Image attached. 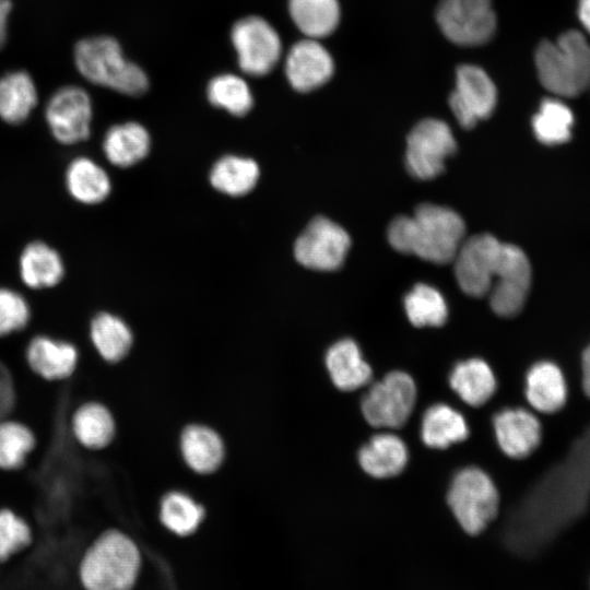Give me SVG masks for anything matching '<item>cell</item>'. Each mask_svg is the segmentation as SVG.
I'll return each instance as SVG.
<instances>
[{
	"label": "cell",
	"mask_w": 590,
	"mask_h": 590,
	"mask_svg": "<svg viewBox=\"0 0 590 590\" xmlns=\"http://www.w3.org/2000/svg\"><path fill=\"white\" fill-rule=\"evenodd\" d=\"M589 503L590 425L510 512L502 541L514 555L534 557L582 517Z\"/></svg>",
	"instance_id": "obj_1"
},
{
	"label": "cell",
	"mask_w": 590,
	"mask_h": 590,
	"mask_svg": "<svg viewBox=\"0 0 590 590\" xmlns=\"http://www.w3.org/2000/svg\"><path fill=\"white\" fill-rule=\"evenodd\" d=\"M464 234V222L457 212L430 203L418 205L411 216L396 217L387 231L393 249L437 264L455 260Z\"/></svg>",
	"instance_id": "obj_2"
},
{
	"label": "cell",
	"mask_w": 590,
	"mask_h": 590,
	"mask_svg": "<svg viewBox=\"0 0 590 590\" xmlns=\"http://www.w3.org/2000/svg\"><path fill=\"white\" fill-rule=\"evenodd\" d=\"M140 551L118 530L102 533L85 551L79 567L85 590H130L139 576Z\"/></svg>",
	"instance_id": "obj_3"
},
{
	"label": "cell",
	"mask_w": 590,
	"mask_h": 590,
	"mask_svg": "<svg viewBox=\"0 0 590 590\" xmlns=\"http://www.w3.org/2000/svg\"><path fill=\"white\" fill-rule=\"evenodd\" d=\"M535 66L546 90L558 96H578L590 85V45L581 33L568 31L556 43L539 45Z\"/></svg>",
	"instance_id": "obj_4"
},
{
	"label": "cell",
	"mask_w": 590,
	"mask_h": 590,
	"mask_svg": "<svg viewBox=\"0 0 590 590\" xmlns=\"http://www.w3.org/2000/svg\"><path fill=\"white\" fill-rule=\"evenodd\" d=\"M78 71L90 82L129 96H140L149 88L145 72L125 58L113 37L98 36L80 40L74 49Z\"/></svg>",
	"instance_id": "obj_5"
},
{
	"label": "cell",
	"mask_w": 590,
	"mask_h": 590,
	"mask_svg": "<svg viewBox=\"0 0 590 590\" xmlns=\"http://www.w3.org/2000/svg\"><path fill=\"white\" fill-rule=\"evenodd\" d=\"M447 502L461 528L468 534L476 535L495 519L499 495L484 471L469 467L455 475Z\"/></svg>",
	"instance_id": "obj_6"
},
{
	"label": "cell",
	"mask_w": 590,
	"mask_h": 590,
	"mask_svg": "<svg viewBox=\"0 0 590 590\" xmlns=\"http://www.w3.org/2000/svg\"><path fill=\"white\" fill-rule=\"evenodd\" d=\"M505 246L489 234H477L463 240L453 262L457 282L465 294L482 297L489 293Z\"/></svg>",
	"instance_id": "obj_7"
},
{
	"label": "cell",
	"mask_w": 590,
	"mask_h": 590,
	"mask_svg": "<svg viewBox=\"0 0 590 590\" xmlns=\"http://www.w3.org/2000/svg\"><path fill=\"white\" fill-rule=\"evenodd\" d=\"M415 400L412 377L403 371H391L363 397L362 412L375 427L399 428L409 420Z\"/></svg>",
	"instance_id": "obj_8"
},
{
	"label": "cell",
	"mask_w": 590,
	"mask_h": 590,
	"mask_svg": "<svg viewBox=\"0 0 590 590\" xmlns=\"http://www.w3.org/2000/svg\"><path fill=\"white\" fill-rule=\"evenodd\" d=\"M231 38L243 72L253 76L266 75L279 62L281 38L263 17L251 15L240 19L234 24Z\"/></svg>",
	"instance_id": "obj_9"
},
{
	"label": "cell",
	"mask_w": 590,
	"mask_h": 590,
	"mask_svg": "<svg viewBox=\"0 0 590 590\" xmlns=\"http://www.w3.org/2000/svg\"><path fill=\"white\" fill-rule=\"evenodd\" d=\"M436 20L444 35L461 46L482 45L496 28L491 0H441Z\"/></svg>",
	"instance_id": "obj_10"
},
{
	"label": "cell",
	"mask_w": 590,
	"mask_h": 590,
	"mask_svg": "<svg viewBox=\"0 0 590 590\" xmlns=\"http://www.w3.org/2000/svg\"><path fill=\"white\" fill-rule=\"evenodd\" d=\"M449 126L434 118L416 123L406 139L405 165L418 179H432L444 170L445 160L456 151Z\"/></svg>",
	"instance_id": "obj_11"
},
{
	"label": "cell",
	"mask_w": 590,
	"mask_h": 590,
	"mask_svg": "<svg viewBox=\"0 0 590 590\" xmlns=\"http://www.w3.org/2000/svg\"><path fill=\"white\" fill-rule=\"evenodd\" d=\"M350 245V236L342 226L324 216H317L297 237L294 256L308 269L333 271L344 262Z\"/></svg>",
	"instance_id": "obj_12"
},
{
	"label": "cell",
	"mask_w": 590,
	"mask_h": 590,
	"mask_svg": "<svg viewBox=\"0 0 590 590\" xmlns=\"http://www.w3.org/2000/svg\"><path fill=\"white\" fill-rule=\"evenodd\" d=\"M92 102L79 86H63L49 98L45 116L55 139L62 144H74L88 138L92 122Z\"/></svg>",
	"instance_id": "obj_13"
},
{
	"label": "cell",
	"mask_w": 590,
	"mask_h": 590,
	"mask_svg": "<svg viewBox=\"0 0 590 590\" xmlns=\"http://www.w3.org/2000/svg\"><path fill=\"white\" fill-rule=\"evenodd\" d=\"M496 101V87L483 69L473 64L457 69L456 88L450 94L449 106L463 128H472L480 119L487 118Z\"/></svg>",
	"instance_id": "obj_14"
},
{
	"label": "cell",
	"mask_w": 590,
	"mask_h": 590,
	"mask_svg": "<svg viewBox=\"0 0 590 590\" xmlns=\"http://www.w3.org/2000/svg\"><path fill=\"white\" fill-rule=\"evenodd\" d=\"M531 285V267L526 253L517 246L506 244L502 266L489 293L493 311L512 317L524 306Z\"/></svg>",
	"instance_id": "obj_15"
},
{
	"label": "cell",
	"mask_w": 590,
	"mask_h": 590,
	"mask_svg": "<svg viewBox=\"0 0 590 590\" xmlns=\"http://www.w3.org/2000/svg\"><path fill=\"white\" fill-rule=\"evenodd\" d=\"M333 69L329 51L312 38L295 43L285 59L287 81L298 92H309L323 85Z\"/></svg>",
	"instance_id": "obj_16"
},
{
	"label": "cell",
	"mask_w": 590,
	"mask_h": 590,
	"mask_svg": "<svg viewBox=\"0 0 590 590\" xmlns=\"http://www.w3.org/2000/svg\"><path fill=\"white\" fill-rule=\"evenodd\" d=\"M499 447L508 457L520 459L531 455L542 437L538 418L524 409H505L493 420Z\"/></svg>",
	"instance_id": "obj_17"
},
{
	"label": "cell",
	"mask_w": 590,
	"mask_h": 590,
	"mask_svg": "<svg viewBox=\"0 0 590 590\" xmlns=\"http://www.w3.org/2000/svg\"><path fill=\"white\" fill-rule=\"evenodd\" d=\"M26 356L31 368L49 380L69 377L78 362V352L72 344L47 337L34 338Z\"/></svg>",
	"instance_id": "obj_18"
},
{
	"label": "cell",
	"mask_w": 590,
	"mask_h": 590,
	"mask_svg": "<svg viewBox=\"0 0 590 590\" xmlns=\"http://www.w3.org/2000/svg\"><path fill=\"white\" fill-rule=\"evenodd\" d=\"M326 365L333 384L351 391L365 386L371 378V368L364 361L357 344L350 339L334 343L326 354Z\"/></svg>",
	"instance_id": "obj_19"
},
{
	"label": "cell",
	"mask_w": 590,
	"mask_h": 590,
	"mask_svg": "<svg viewBox=\"0 0 590 590\" xmlns=\"http://www.w3.org/2000/svg\"><path fill=\"white\" fill-rule=\"evenodd\" d=\"M180 449L188 467L201 474L214 472L224 458L221 436L204 425L187 426L180 437Z\"/></svg>",
	"instance_id": "obj_20"
},
{
	"label": "cell",
	"mask_w": 590,
	"mask_h": 590,
	"mask_svg": "<svg viewBox=\"0 0 590 590\" xmlns=\"http://www.w3.org/2000/svg\"><path fill=\"white\" fill-rule=\"evenodd\" d=\"M151 148L148 130L140 123L128 121L109 128L104 137L103 151L115 166L129 167L142 161Z\"/></svg>",
	"instance_id": "obj_21"
},
{
	"label": "cell",
	"mask_w": 590,
	"mask_h": 590,
	"mask_svg": "<svg viewBox=\"0 0 590 590\" xmlns=\"http://www.w3.org/2000/svg\"><path fill=\"white\" fill-rule=\"evenodd\" d=\"M363 470L378 479L391 477L404 469L408 449L403 440L393 434H378L364 445L358 453Z\"/></svg>",
	"instance_id": "obj_22"
},
{
	"label": "cell",
	"mask_w": 590,
	"mask_h": 590,
	"mask_svg": "<svg viewBox=\"0 0 590 590\" xmlns=\"http://www.w3.org/2000/svg\"><path fill=\"white\" fill-rule=\"evenodd\" d=\"M526 396L540 412L553 413L562 409L567 399V387L559 367L551 362L533 365L527 374Z\"/></svg>",
	"instance_id": "obj_23"
},
{
	"label": "cell",
	"mask_w": 590,
	"mask_h": 590,
	"mask_svg": "<svg viewBox=\"0 0 590 590\" xmlns=\"http://www.w3.org/2000/svg\"><path fill=\"white\" fill-rule=\"evenodd\" d=\"M64 268L59 253L43 241H33L22 251L20 274L32 288L51 287L63 276Z\"/></svg>",
	"instance_id": "obj_24"
},
{
	"label": "cell",
	"mask_w": 590,
	"mask_h": 590,
	"mask_svg": "<svg viewBox=\"0 0 590 590\" xmlns=\"http://www.w3.org/2000/svg\"><path fill=\"white\" fill-rule=\"evenodd\" d=\"M451 388L469 405L484 404L495 392V376L486 362L470 358L458 363L449 378Z\"/></svg>",
	"instance_id": "obj_25"
},
{
	"label": "cell",
	"mask_w": 590,
	"mask_h": 590,
	"mask_svg": "<svg viewBox=\"0 0 590 590\" xmlns=\"http://www.w3.org/2000/svg\"><path fill=\"white\" fill-rule=\"evenodd\" d=\"M421 435L426 446L444 449L464 440L469 427L461 413L447 404L437 403L425 411Z\"/></svg>",
	"instance_id": "obj_26"
},
{
	"label": "cell",
	"mask_w": 590,
	"mask_h": 590,
	"mask_svg": "<svg viewBox=\"0 0 590 590\" xmlns=\"http://www.w3.org/2000/svg\"><path fill=\"white\" fill-rule=\"evenodd\" d=\"M66 185L69 193L85 204L104 201L111 189L107 173L88 157H78L69 164Z\"/></svg>",
	"instance_id": "obj_27"
},
{
	"label": "cell",
	"mask_w": 590,
	"mask_h": 590,
	"mask_svg": "<svg viewBox=\"0 0 590 590\" xmlns=\"http://www.w3.org/2000/svg\"><path fill=\"white\" fill-rule=\"evenodd\" d=\"M36 104V86L26 72L14 71L0 78V118L3 121L23 122Z\"/></svg>",
	"instance_id": "obj_28"
},
{
	"label": "cell",
	"mask_w": 590,
	"mask_h": 590,
	"mask_svg": "<svg viewBox=\"0 0 590 590\" xmlns=\"http://www.w3.org/2000/svg\"><path fill=\"white\" fill-rule=\"evenodd\" d=\"M259 175V166L253 160L225 155L213 165L210 172V181L220 192L239 197L255 188Z\"/></svg>",
	"instance_id": "obj_29"
},
{
	"label": "cell",
	"mask_w": 590,
	"mask_h": 590,
	"mask_svg": "<svg viewBox=\"0 0 590 590\" xmlns=\"http://www.w3.org/2000/svg\"><path fill=\"white\" fill-rule=\"evenodd\" d=\"M291 17L308 38L331 34L340 20L338 0H290Z\"/></svg>",
	"instance_id": "obj_30"
},
{
	"label": "cell",
	"mask_w": 590,
	"mask_h": 590,
	"mask_svg": "<svg viewBox=\"0 0 590 590\" xmlns=\"http://www.w3.org/2000/svg\"><path fill=\"white\" fill-rule=\"evenodd\" d=\"M90 333L99 355L110 363L122 359L132 345L130 328L122 319L108 312H101L94 317Z\"/></svg>",
	"instance_id": "obj_31"
},
{
	"label": "cell",
	"mask_w": 590,
	"mask_h": 590,
	"mask_svg": "<svg viewBox=\"0 0 590 590\" xmlns=\"http://www.w3.org/2000/svg\"><path fill=\"white\" fill-rule=\"evenodd\" d=\"M72 430L81 445L90 449L106 447L115 434V422L106 406L91 402L76 410Z\"/></svg>",
	"instance_id": "obj_32"
},
{
	"label": "cell",
	"mask_w": 590,
	"mask_h": 590,
	"mask_svg": "<svg viewBox=\"0 0 590 590\" xmlns=\"http://www.w3.org/2000/svg\"><path fill=\"white\" fill-rule=\"evenodd\" d=\"M162 523L177 535L193 533L204 518V509L191 496L179 491L167 493L160 506Z\"/></svg>",
	"instance_id": "obj_33"
},
{
	"label": "cell",
	"mask_w": 590,
	"mask_h": 590,
	"mask_svg": "<svg viewBox=\"0 0 590 590\" xmlns=\"http://www.w3.org/2000/svg\"><path fill=\"white\" fill-rule=\"evenodd\" d=\"M209 102L234 116H245L253 105L252 93L247 82L231 73L214 76L208 84Z\"/></svg>",
	"instance_id": "obj_34"
},
{
	"label": "cell",
	"mask_w": 590,
	"mask_h": 590,
	"mask_svg": "<svg viewBox=\"0 0 590 590\" xmlns=\"http://www.w3.org/2000/svg\"><path fill=\"white\" fill-rule=\"evenodd\" d=\"M409 320L416 327H439L448 316L442 295L433 286L420 283L404 297Z\"/></svg>",
	"instance_id": "obj_35"
},
{
	"label": "cell",
	"mask_w": 590,
	"mask_h": 590,
	"mask_svg": "<svg viewBox=\"0 0 590 590\" xmlns=\"http://www.w3.org/2000/svg\"><path fill=\"white\" fill-rule=\"evenodd\" d=\"M574 116L571 110L557 99H544L532 119L535 137L544 144L554 145L570 138Z\"/></svg>",
	"instance_id": "obj_36"
},
{
	"label": "cell",
	"mask_w": 590,
	"mask_h": 590,
	"mask_svg": "<svg viewBox=\"0 0 590 590\" xmlns=\"http://www.w3.org/2000/svg\"><path fill=\"white\" fill-rule=\"evenodd\" d=\"M34 446L35 437L28 427L16 422H0V468H20Z\"/></svg>",
	"instance_id": "obj_37"
},
{
	"label": "cell",
	"mask_w": 590,
	"mask_h": 590,
	"mask_svg": "<svg viewBox=\"0 0 590 590\" xmlns=\"http://www.w3.org/2000/svg\"><path fill=\"white\" fill-rule=\"evenodd\" d=\"M32 541L28 524L9 509L0 510V562L7 560Z\"/></svg>",
	"instance_id": "obj_38"
},
{
	"label": "cell",
	"mask_w": 590,
	"mask_h": 590,
	"mask_svg": "<svg viewBox=\"0 0 590 590\" xmlns=\"http://www.w3.org/2000/svg\"><path fill=\"white\" fill-rule=\"evenodd\" d=\"M30 319V308L19 293L0 288V337L23 329Z\"/></svg>",
	"instance_id": "obj_39"
},
{
	"label": "cell",
	"mask_w": 590,
	"mask_h": 590,
	"mask_svg": "<svg viewBox=\"0 0 590 590\" xmlns=\"http://www.w3.org/2000/svg\"><path fill=\"white\" fill-rule=\"evenodd\" d=\"M15 402L13 381L9 369L0 362V422L12 411Z\"/></svg>",
	"instance_id": "obj_40"
},
{
	"label": "cell",
	"mask_w": 590,
	"mask_h": 590,
	"mask_svg": "<svg viewBox=\"0 0 590 590\" xmlns=\"http://www.w3.org/2000/svg\"><path fill=\"white\" fill-rule=\"evenodd\" d=\"M11 8L12 5L10 0H0V48L5 42L7 23Z\"/></svg>",
	"instance_id": "obj_41"
},
{
	"label": "cell",
	"mask_w": 590,
	"mask_h": 590,
	"mask_svg": "<svg viewBox=\"0 0 590 590\" xmlns=\"http://www.w3.org/2000/svg\"><path fill=\"white\" fill-rule=\"evenodd\" d=\"M582 367V387L588 397H590V344L586 347L581 357Z\"/></svg>",
	"instance_id": "obj_42"
},
{
	"label": "cell",
	"mask_w": 590,
	"mask_h": 590,
	"mask_svg": "<svg viewBox=\"0 0 590 590\" xmlns=\"http://www.w3.org/2000/svg\"><path fill=\"white\" fill-rule=\"evenodd\" d=\"M578 14L583 26L590 32V0H579Z\"/></svg>",
	"instance_id": "obj_43"
}]
</instances>
